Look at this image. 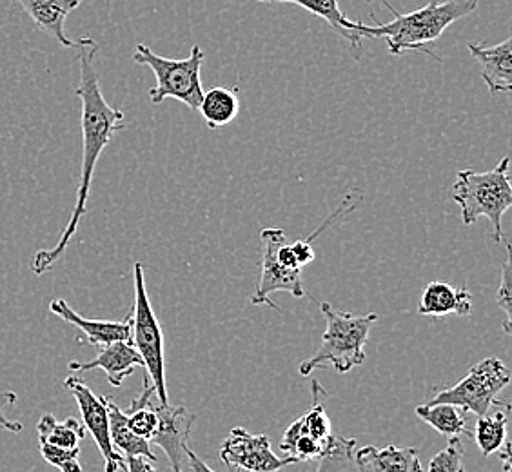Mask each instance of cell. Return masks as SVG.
<instances>
[{
  "label": "cell",
  "instance_id": "6da1fadb",
  "mask_svg": "<svg viewBox=\"0 0 512 472\" xmlns=\"http://www.w3.org/2000/svg\"><path fill=\"white\" fill-rule=\"evenodd\" d=\"M77 60L80 68V84L75 89V95L82 102V166H80L79 187H77V200L73 213L69 218L68 226L60 235L57 246L53 249H40L33 256V273L44 275L53 264H57L66 253L71 238L77 235L80 220L86 215L88 209L89 189L95 175V168L99 162L102 151L115 137L117 131H122L124 126V113L120 109L109 106L102 88H100L99 71L95 66V59L99 53L97 42L89 37L77 40Z\"/></svg>",
  "mask_w": 512,
  "mask_h": 472
},
{
  "label": "cell",
  "instance_id": "7a4b0ae2",
  "mask_svg": "<svg viewBox=\"0 0 512 472\" xmlns=\"http://www.w3.org/2000/svg\"><path fill=\"white\" fill-rule=\"evenodd\" d=\"M384 4L385 8L393 13L391 22L380 24L375 20L376 24L367 26L364 22L355 20L353 30L362 39L384 37L387 50L396 57L411 51H420L431 55L434 60H440V57L434 55L427 46L440 39L456 20L473 15L480 0H429L422 8L409 13L396 11V8L385 0Z\"/></svg>",
  "mask_w": 512,
  "mask_h": 472
},
{
  "label": "cell",
  "instance_id": "3957f363",
  "mask_svg": "<svg viewBox=\"0 0 512 472\" xmlns=\"http://www.w3.org/2000/svg\"><path fill=\"white\" fill-rule=\"evenodd\" d=\"M324 313L325 327L322 344L313 356L306 358L298 371L302 376H309L320 367H333L340 374L353 371L365 362L364 347L371 333V327L380 320L376 313L355 316L345 311H338L327 302L318 304Z\"/></svg>",
  "mask_w": 512,
  "mask_h": 472
},
{
  "label": "cell",
  "instance_id": "277c9868",
  "mask_svg": "<svg viewBox=\"0 0 512 472\" xmlns=\"http://www.w3.org/2000/svg\"><path fill=\"white\" fill-rule=\"evenodd\" d=\"M509 166L511 158L505 157L491 171L460 169L453 184V200L462 209L463 224L474 226L478 218H489L494 242H502V218L512 207Z\"/></svg>",
  "mask_w": 512,
  "mask_h": 472
},
{
  "label": "cell",
  "instance_id": "5b68a950",
  "mask_svg": "<svg viewBox=\"0 0 512 472\" xmlns=\"http://www.w3.org/2000/svg\"><path fill=\"white\" fill-rule=\"evenodd\" d=\"M204 59L206 53L200 46H193L188 59L184 60L164 59L144 44H138L137 50L133 53V60L142 66H148L157 77V86L149 89V100L155 106L162 104L166 99H175L184 102L193 111H198L204 97L200 80V69Z\"/></svg>",
  "mask_w": 512,
  "mask_h": 472
},
{
  "label": "cell",
  "instance_id": "8992f818",
  "mask_svg": "<svg viewBox=\"0 0 512 472\" xmlns=\"http://www.w3.org/2000/svg\"><path fill=\"white\" fill-rule=\"evenodd\" d=\"M135 282V304L131 309V345L140 354L146 374L157 389L158 400L169 405L168 387H166V362H164V336L158 324L153 305L149 302L146 289L144 266L137 262L133 266Z\"/></svg>",
  "mask_w": 512,
  "mask_h": 472
},
{
  "label": "cell",
  "instance_id": "52a82bcc",
  "mask_svg": "<svg viewBox=\"0 0 512 472\" xmlns=\"http://www.w3.org/2000/svg\"><path fill=\"white\" fill-rule=\"evenodd\" d=\"M511 384V373L500 358L489 356L480 364L474 365L462 382L440 389L425 404H449L462 407L463 411H471L478 418L489 414L494 407L496 396Z\"/></svg>",
  "mask_w": 512,
  "mask_h": 472
},
{
  "label": "cell",
  "instance_id": "ba28073f",
  "mask_svg": "<svg viewBox=\"0 0 512 472\" xmlns=\"http://www.w3.org/2000/svg\"><path fill=\"white\" fill-rule=\"evenodd\" d=\"M262 240V275L256 286L255 293L251 295V304L273 307L280 311V307L269 298L271 293L286 291L295 298H304L306 289L302 284V269H286L278 264L276 251L282 244H286V233L280 227H266L260 231Z\"/></svg>",
  "mask_w": 512,
  "mask_h": 472
},
{
  "label": "cell",
  "instance_id": "9c48e42d",
  "mask_svg": "<svg viewBox=\"0 0 512 472\" xmlns=\"http://www.w3.org/2000/svg\"><path fill=\"white\" fill-rule=\"evenodd\" d=\"M64 387L75 396V400L79 404L84 427L95 438V443L104 458V472H120L122 469L126 471V460L113 447L111 438H109L108 409H106L104 396H97L93 393L77 374H69L68 378L64 380Z\"/></svg>",
  "mask_w": 512,
  "mask_h": 472
},
{
  "label": "cell",
  "instance_id": "30bf717a",
  "mask_svg": "<svg viewBox=\"0 0 512 472\" xmlns=\"http://www.w3.org/2000/svg\"><path fill=\"white\" fill-rule=\"evenodd\" d=\"M220 458L227 467L246 472H276L296 463L295 458H278L271 451V440L266 434L247 433L244 427H235L220 447Z\"/></svg>",
  "mask_w": 512,
  "mask_h": 472
},
{
  "label": "cell",
  "instance_id": "8fae6325",
  "mask_svg": "<svg viewBox=\"0 0 512 472\" xmlns=\"http://www.w3.org/2000/svg\"><path fill=\"white\" fill-rule=\"evenodd\" d=\"M151 405L158 416L157 433L149 440V445H157L168 456L171 472H184L186 447L189 434L197 422V414L189 413L186 407L164 405L158 400V394L151 398Z\"/></svg>",
  "mask_w": 512,
  "mask_h": 472
},
{
  "label": "cell",
  "instance_id": "7c38bea8",
  "mask_svg": "<svg viewBox=\"0 0 512 472\" xmlns=\"http://www.w3.org/2000/svg\"><path fill=\"white\" fill-rule=\"evenodd\" d=\"M50 311L53 315L62 318L64 322L79 327L80 331L86 335V340L82 342H88L89 345L106 347L113 342H131V313L122 322L88 320L80 316L77 311H73L62 298H55L51 302Z\"/></svg>",
  "mask_w": 512,
  "mask_h": 472
},
{
  "label": "cell",
  "instance_id": "4fadbf2b",
  "mask_svg": "<svg viewBox=\"0 0 512 472\" xmlns=\"http://www.w3.org/2000/svg\"><path fill=\"white\" fill-rule=\"evenodd\" d=\"M135 367H144V362L131 342H113L102 347V351L89 362H71L69 371L75 374L100 369L108 376L109 384L120 387Z\"/></svg>",
  "mask_w": 512,
  "mask_h": 472
},
{
  "label": "cell",
  "instance_id": "5bb4252c",
  "mask_svg": "<svg viewBox=\"0 0 512 472\" xmlns=\"http://www.w3.org/2000/svg\"><path fill=\"white\" fill-rule=\"evenodd\" d=\"M30 15L35 26L64 48H75L77 42L68 39L64 22L71 11L77 10L84 0H15Z\"/></svg>",
  "mask_w": 512,
  "mask_h": 472
},
{
  "label": "cell",
  "instance_id": "9a60e30c",
  "mask_svg": "<svg viewBox=\"0 0 512 472\" xmlns=\"http://www.w3.org/2000/svg\"><path fill=\"white\" fill-rule=\"evenodd\" d=\"M469 53L473 59L482 66V79L491 95L512 91V48L511 39L503 40L498 46H483V44H469Z\"/></svg>",
  "mask_w": 512,
  "mask_h": 472
},
{
  "label": "cell",
  "instance_id": "2e32d148",
  "mask_svg": "<svg viewBox=\"0 0 512 472\" xmlns=\"http://www.w3.org/2000/svg\"><path fill=\"white\" fill-rule=\"evenodd\" d=\"M356 467L360 472H424L414 447H362L355 456Z\"/></svg>",
  "mask_w": 512,
  "mask_h": 472
},
{
  "label": "cell",
  "instance_id": "e0dca14e",
  "mask_svg": "<svg viewBox=\"0 0 512 472\" xmlns=\"http://www.w3.org/2000/svg\"><path fill=\"white\" fill-rule=\"evenodd\" d=\"M473 295L465 287H453L447 282H429L425 286L418 313L424 316L471 315Z\"/></svg>",
  "mask_w": 512,
  "mask_h": 472
},
{
  "label": "cell",
  "instance_id": "ac0fdd59",
  "mask_svg": "<svg viewBox=\"0 0 512 472\" xmlns=\"http://www.w3.org/2000/svg\"><path fill=\"white\" fill-rule=\"evenodd\" d=\"M258 2H269V4H275V2H282V4H295L300 6L302 10L313 13L316 17L324 19L333 30L342 35L351 48L355 51L356 59H360L362 55V37L353 30V20L347 19L344 13L338 8V0H258Z\"/></svg>",
  "mask_w": 512,
  "mask_h": 472
},
{
  "label": "cell",
  "instance_id": "d6986e66",
  "mask_svg": "<svg viewBox=\"0 0 512 472\" xmlns=\"http://www.w3.org/2000/svg\"><path fill=\"white\" fill-rule=\"evenodd\" d=\"M106 409H108L109 418V438L115 449H119L120 453H124L126 458L131 456H144L151 462H157V456L151 451V445L146 440L138 438L129 431L128 418L126 413L115 404L109 396H104Z\"/></svg>",
  "mask_w": 512,
  "mask_h": 472
},
{
  "label": "cell",
  "instance_id": "ffe728a7",
  "mask_svg": "<svg viewBox=\"0 0 512 472\" xmlns=\"http://www.w3.org/2000/svg\"><path fill=\"white\" fill-rule=\"evenodd\" d=\"M238 88H213L204 91L198 111L206 120L207 128H224L231 124L238 115Z\"/></svg>",
  "mask_w": 512,
  "mask_h": 472
},
{
  "label": "cell",
  "instance_id": "44dd1931",
  "mask_svg": "<svg viewBox=\"0 0 512 472\" xmlns=\"http://www.w3.org/2000/svg\"><path fill=\"white\" fill-rule=\"evenodd\" d=\"M494 407H496V411L493 414H485V416L478 418L473 433L474 440L478 443L483 458L498 453L502 449L503 443L507 442L505 440V436H507V414L511 411V405L496 400Z\"/></svg>",
  "mask_w": 512,
  "mask_h": 472
},
{
  "label": "cell",
  "instance_id": "7402d4cb",
  "mask_svg": "<svg viewBox=\"0 0 512 472\" xmlns=\"http://www.w3.org/2000/svg\"><path fill=\"white\" fill-rule=\"evenodd\" d=\"M416 416L425 423H429L434 431L445 436H451V438L460 434L473 436V433L467 429V411H463L462 407L449 404L418 405Z\"/></svg>",
  "mask_w": 512,
  "mask_h": 472
},
{
  "label": "cell",
  "instance_id": "603a6c76",
  "mask_svg": "<svg viewBox=\"0 0 512 472\" xmlns=\"http://www.w3.org/2000/svg\"><path fill=\"white\" fill-rule=\"evenodd\" d=\"M37 433H39L40 443H48L60 449H75L84 440L86 429L75 418L57 422L53 414H42V418L37 423Z\"/></svg>",
  "mask_w": 512,
  "mask_h": 472
},
{
  "label": "cell",
  "instance_id": "cb8c5ba5",
  "mask_svg": "<svg viewBox=\"0 0 512 472\" xmlns=\"http://www.w3.org/2000/svg\"><path fill=\"white\" fill-rule=\"evenodd\" d=\"M311 384H313L311 385L313 387V407L293 423L307 436L315 438L318 442L329 443L335 434L331 431L333 429L331 420L325 413L324 398L327 393L318 380H313Z\"/></svg>",
  "mask_w": 512,
  "mask_h": 472
},
{
  "label": "cell",
  "instance_id": "d4e9b609",
  "mask_svg": "<svg viewBox=\"0 0 512 472\" xmlns=\"http://www.w3.org/2000/svg\"><path fill=\"white\" fill-rule=\"evenodd\" d=\"M355 438H344V436H333L331 442L327 443L324 454L318 458L316 472H344L349 469L353 462V451H355Z\"/></svg>",
  "mask_w": 512,
  "mask_h": 472
},
{
  "label": "cell",
  "instance_id": "484cf974",
  "mask_svg": "<svg viewBox=\"0 0 512 472\" xmlns=\"http://www.w3.org/2000/svg\"><path fill=\"white\" fill-rule=\"evenodd\" d=\"M507 260L502 267V276H500V287H498V295H496V304L498 307H502L503 316H505V322H503V331L507 335H511L512 325V256H511V242L507 240Z\"/></svg>",
  "mask_w": 512,
  "mask_h": 472
},
{
  "label": "cell",
  "instance_id": "4316f807",
  "mask_svg": "<svg viewBox=\"0 0 512 472\" xmlns=\"http://www.w3.org/2000/svg\"><path fill=\"white\" fill-rule=\"evenodd\" d=\"M429 472H467L463 465V447L458 436H453L444 451L429 463Z\"/></svg>",
  "mask_w": 512,
  "mask_h": 472
},
{
  "label": "cell",
  "instance_id": "83f0119b",
  "mask_svg": "<svg viewBox=\"0 0 512 472\" xmlns=\"http://www.w3.org/2000/svg\"><path fill=\"white\" fill-rule=\"evenodd\" d=\"M40 454L44 462L57 467L60 472H82V465L79 462L80 447L60 449L48 443H40Z\"/></svg>",
  "mask_w": 512,
  "mask_h": 472
},
{
  "label": "cell",
  "instance_id": "f1b7e54d",
  "mask_svg": "<svg viewBox=\"0 0 512 472\" xmlns=\"http://www.w3.org/2000/svg\"><path fill=\"white\" fill-rule=\"evenodd\" d=\"M17 402V394L11 393V391H0V427L10 431V433H20L24 429L22 423L17 420H10L6 409H10Z\"/></svg>",
  "mask_w": 512,
  "mask_h": 472
},
{
  "label": "cell",
  "instance_id": "f546056e",
  "mask_svg": "<svg viewBox=\"0 0 512 472\" xmlns=\"http://www.w3.org/2000/svg\"><path fill=\"white\" fill-rule=\"evenodd\" d=\"M291 247H293V253H295L296 264L302 267V269L309 266L315 260V249L304 238L302 240H295Z\"/></svg>",
  "mask_w": 512,
  "mask_h": 472
},
{
  "label": "cell",
  "instance_id": "4dcf8cb0",
  "mask_svg": "<svg viewBox=\"0 0 512 472\" xmlns=\"http://www.w3.org/2000/svg\"><path fill=\"white\" fill-rule=\"evenodd\" d=\"M126 472H158L155 462L144 456H131L126 458Z\"/></svg>",
  "mask_w": 512,
  "mask_h": 472
},
{
  "label": "cell",
  "instance_id": "1f68e13d",
  "mask_svg": "<svg viewBox=\"0 0 512 472\" xmlns=\"http://www.w3.org/2000/svg\"><path fill=\"white\" fill-rule=\"evenodd\" d=\"M276 260L280 266L286 267V269H302V267L296 264L295 253H293V247L291 244H282L276 251Z\"/></svg>",
  "mask_w": 512,
  "mask_h": 472
},
{
  "label": "cell",
  "instance_id": "d6a6232c",
  "mask_svg": "<svg viewBox=\"0 0 512 472\" xmlns=\"http://www.w3.org/2000/svg\"><path fill=\"white\" fill-rule=\"evenodd\" d=\"M186 460H188L189 467H191V471H193V472H215V471H213V469H209V467H207L206 463L202 462V460H200V458H198L197 454L193 453V451H191V449H189V445H188V447H186ZM235 472H246V471H242V469H237V471H235Z\"/></svg>",
  "mask_w": 512,
  "mask_h": 472
},
{
  "label": "cell",
  "instance_id": "836d02e7",
  "mask_svg": "<svg viewBox=\"0 0 512 472\" xmlns=\"http://www.w3.org/2000/svg\"><path fill=\"white\" fill-rule=\"evenodd\" d=\"M502 460L505 463V472L511 471V443H503Z\"/></svg>",
  "mask_w": 512,
  "mask_h": 472
},
{
  "label": "cell",
  "instance_id": "e575fe53",
  "mask_svg": "<svg viewBox=\"0 0 512 472\" xmlns=\"http://www.w3.org/2000/svg\"><path fill=\"white\" fill-rule=\"evenodd\" d=\"M106 2H108V4H109V0H106Z\"/></svg>",
  "mask_w": 512,
  "mask_h": 472
}]
</instances>
